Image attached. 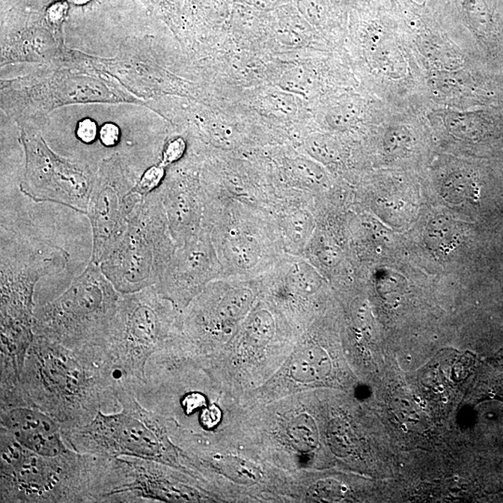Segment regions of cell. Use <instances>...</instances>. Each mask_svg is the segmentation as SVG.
Listing matches in <instances>:
<instances>
[{"label":"cell","mask_w":503,"mask_h":503,"mask_svg":"<svg viewBox=\"0 0 503 503\" xmlns=\"http://www.w3.org/2000/svg\"><path fill=\"white\" fill-rule=\"evenodd\" d=\"M1 353L9 361L25 364L34 341V290L55 269L53 258H41L26 247L1 241Z\"/></svg>","instance_id":"obj_7"},{"label":"cell","mask_w":503,"mask_h":503,"mask_svg":"<svg viewBox=\"0 0 503 503\" xmlns=\"http://www.w3.org/2000/svg\"><path fill=\"white\" fill-rule=\"evenodd\" d=\"M292 224V231H293L294 234H299V238L302 239V238H304L302 236H304L305 235V219L304 216H294L293 219H292L291 221Z\"/></svg>","instance_id":"obj_26"},{"label":"cell","mask_w":503,"mask_h":503,"mask_svg":"<svg viewBox=\"0 0 503 503\" xmlns=\"http://www.w3.org/2000/svg\"><path fill=\"white\" fill-rule=\"evenodd\" d=\"M100 140L106 147H114L121 138V130L117 125L112 122H107L101 127Z\"/></svg>","instance_id":"obj_25"},{"label":"cell","mask_w":503,"mask_h":503,"mask_svg":"<svg viewBox=\"0 0 503 503\" xmlns=\"http://www.w3.org/2000/svg\"><path fill=\"white\" fill-rule=\"evenodd\" d=\"M70 5L67 1L52 3L46 11L47 22L52 26H60L67 16Z\"/></svg>","instance_id":"obj_22"},{"label":"cell","mask_w":503,"mask_h":503,"mask_svg":"<svg viewBox=\"0 0 503 503\" xmlns=\"http://www.w3.org/2000/svg\"><path fill=\"white\" fill-rule=\"evenodd\" d=\"M70 1L73 3V4L82 6L87 4V3L90 2L91 0H70Z\"/></svg>","instance_id":"obj_27"},{"label":"cell","mask_w":503,"mask_h":503,"mask_svg":"<svg viewBox=\"0 0 503 503\" xmlns=\"http://www.w3.org/2000/svg\"><path fill=\"white\" fill-rule=\"evenodd\" d=\"M331 361L320 347H306L296 354L290 364L292 377L299 382H314L328 376Z\"/></svg>","instance_id":"obj_12"},{"label":"cell","mask_w":503,"mask_h":503,"mask_svg":"<svg viewBox=\"0 0 503 503\" xmlns=\"http://www.w3.org/2000/svg\"><path fill=\"white\" fill-rule=\"evenodd\" d=\"M187 150V143L182 138H177L168 142L163 150L160 165L167 167L182 159Z\"/></svg>","instance_id":"obj_19"},{"label":"cell","mask_w":503,"mask_h":503,"mask_svg":"<svg viewBox=\"0 0 503 503\" xmlns=\"http://www.w3.org/2000/svg\"><path fill=\"white\" fill-rule=\"evenodd\" d=\"M273 328L275 323L272 315L267 311H262L258 312L250 323L249 334L257 343H264L272 338Z\"/></svg>","instance_id":"obj_18"},{"label":"cell","mask_w":503,"mask_h":503,"mask_svg":"<svg viewBox=\"0 0 503 503\" xmlns=\"http://www.w3.org/2000/svg\"><path fill=\"white\" fill-rule=\"evenodd\" d=\"M317 491L321 498L326 501L334 502L341 499L344 495L341 484L335 480H323L319 482Z\"/></svg>","instance_id":"obj_23"},{"label":"cell","mask_w":503,"mask_h":503,"mask_svg":"<svg viewBox=\"0 0 503 503\" xmlns=\"http://www.w3.org/2000/svg\"><path fill=\"white\" fill-rule=\"evenodd\" d=\"M165 168L160 163L148 168L140 177L138 182L133 186V192L143 198L154 192L165 179Z\"/></svg>","instance_id":"obj_17"},{"label":"cell","mask_w":503,"mask_h":503,"mask_svg":"<svg viewBox=\"0 0 503 503\" xmlns=\"http://www.w3.org/2000/svg\"><path fill=\"white\" fill-rule=\"evenodd\" d=\"M170 250L162 198L153 192L133 208L124 233L100 264L101 270L118 293H136L159 284Z\"/></svg>","instance_id":"obj_5"},{"label":"cell","mask_w":503,"mask_h":503,"mask_svg":"<svg viewBox=\"0 0 503 503\" xmlns=\"http://www.w3.org/2000/svg\"><path fill=\"white\" fill-rule=\"evenodd\" d=\"M0 428L23 448L41 456L56 457L71 451L62 437L60 424L35 407L0 410Z\"/></svg>","instance_id":"obj_10"},{"label":"cell","mask_w":503,"mask_h":503,"mask_svg":"<svg viewBox=\"0 0 503 503\" xmlns=\"http://www.w3.org/2000/svg\"><path fill=\"white\" fill-rule=\"evenodd\" d=\"M207 406V398L201 392H190L181 398L180 407L184 415L190 416Z\"/></svg>","instance_id":"obj_20"},{"label":"cell","mask_w":503,"mask_h":503,"mask_svg":"<svg viewBox=\"0 0 503 503\" xmlns=\"http://www.w3.org/2000/svg\"><path fill=\"white\" fill-rule=\"evenodd\" d=\"M199 422L205 430H213L221 421L222 413L216 404H208L199 410Z\"/></svg>","instance_id":"obj_21"},{"label":"cell","mask_w":503,"mask_h":503,"mask_svg":"<svg viewBox=\"0 0 503 503\" xmlns=\"http://www.w3.org/2000/svg\"><path fill=\"white\" fill-rule=\"evenodd\" d=\"M97 124L91 118H83L79 122L77 127V136L80 141L90 144L94 142L97 136Z\"/></svg>","instance_id":"obj_24"},{"label":"cell","mask_w":503,"mask_h":503,"mask_svg":"<svg viewBox=\"0 0 503 503\" xmlns=\"http://www.w3.org/2000/svg\"><path fill=\"white\" fill-rule=\"evenodd\" d=\"M214 464L226 476L239 484L253 485L260 479L258 467L243 458L233 456L221 457L216 460Z\"/></svg>","instance_id":"obj_13"},{"label":"cell","mask_w":503,"mask_h":503,"mask_svg":"<svg viewBox=\"0 0 503 503\" xmlns=\"http://www.w3.org/2000/svg\"><path fill=\"white\" fill-rule=\"evenodd\" d=\"M143 197L120 175L106 171L92 187L86 216L92 231V260L100 265L127 228L133 208Z\"/></svg>","instance_id":"obj_9"},{"label":"cell","mask_w":503,"mask_h":503,"mask_svg":"<svg viewBox=\"0 0 503 503\" xmlns=\"http://www.w3.org/2000/svg\"><path fill=\"white\" fill-rule=\"evenodd\" d=\"M156 287L122 294L102 348L116 370L127 379L147 382V365L162 350L172 316Z\"/></svg>","instance_id":"obj_6"},{"label":"cell","mask_w":503,"mask_h":503,"mask_svg":"<svg viewBox=\"0 0 503 503\" xmlns=\"http://www.w3.org/2000/svg\"><path fill=\"white\" fill-rule=\"evenodd\" d=\"M28 169L21 190L37 202H55L86 214L92 192L87 174L52 154L43 142H26Z\"/></svg>","instance_id":"obj_8"},{"label":"cell","mask_w":503,"mask_h":503,"mask_svg":"<svg viewBox=\"0 0 503 503\" xmlns=\"http://www.w3.org/2000/svg\"><path fill=\"white\" fill-rule=\"evenodd\" d=\"M212 270V258L206 240L198 238L175 255L155 285L160 294L183 302L207 279Z\"/></svg>","instance_id":"obj_11"},{"label":"cell","mask_w":503,"mask_h":503,"mask_svg":"<svg viewBox=\"0 0 503 503\" xmlns=\"http://www.w3.org/2000/svg\"><path fill=\"white\" fill-rule=\"evenodd\" d=\"M118 411H100L85 426L62 431L74 451L106 457H133L172 460L160 416L140 403L133 382L116 387Z\"/></svg>","instance_id":"obj_4"},{"label":"cell","mask_w":503,"mask_h":503,"mask_svg":"<svg viewBox=\"0 0 503 503\" xmlns=\"http://www.w3.org/2000/svg\"><path fill=\"white\" fill-rule=\"evenodd\" d=\"M288 436L294 448L300 451H311L319 442L316 424L311 416L303 414L297 416L288 428Z\"/></svg>","instance_id":"obj_14"},{"label":"cell","mask_w":503,"mask_h":503,"mask_svg":"<svg viewBox=\"0 0 503 503\" xmlns=\"http://www.w3.org/2000/svg\"><path fill=\"white\" fill-rule=\"evenodd\" d=\"M252 302L251 292L245 289L233 291L226 296L217 308V314L222 319H237L243 316Z\"/></svg>","instance_id":"obj_16"},{"label":"cell","mask_w":503,"mask_h":503,"mask_svg":"<svg viewBox=\"0 0 503 503\" xmlns=\"http://www.w3.org/2000/svg\"><path fill=\"white\" fill-rule=\"evenodd\" d=\"M118 371L102 347L70 349L35 336L22 386L28 407L46 413L62 431L85 426L100 411L120 409Z\"/></svg>","instance_id":"obj_1"},{"label":"cell","mask_w":503,"mask_h":503,"mask_svg":"<svg viewBox=\"0 0 503 503\" xmlns=\"http://www.w3.org/2000/svg\"><path fill=\"white\" fill-rule=\"evenodd\" d=\"M122 294L91 262L60 296L35 308V336L70 349L102 347Z\"/></svg>","instance_id":"obj_3"},{"label":"cell","mask_w":503,"mask_h":503,"mask_svg":"<svg viewBox=\"0 0 503 503\" xmlns=\"http://www.w3.org/2000/svg\"><path fill=\"white\" fill-rule=\"evenodd\" d=\"M0 502H89V454L56 457L23 448L0 428Z\"/></svg>","instance_id":"obj_2"},{"label":"cell","mask_w":503,"mask_h":503,"mask_svg":"<svg viewBox=\"0 0 503 503\" xmlns=\"http://www.w3.org/2000/svg\"><path fill=\"white\" fill-rule=\"evenodd\" d=\"M228 251L237 266L248 269L257 264L260 249L253 238L238 236L229 242Z\"/></svg>","instance_id":"obj_15"}]
</instances>
